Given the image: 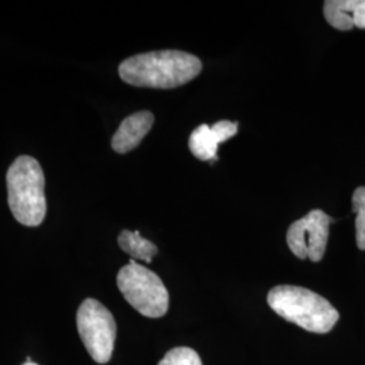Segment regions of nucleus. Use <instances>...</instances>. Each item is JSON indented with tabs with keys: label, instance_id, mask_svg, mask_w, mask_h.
I'll use <instances>...</instances> for the list:
<instances>
[{
	"label": "nucleus",
	"instance_id": "7",
	"mask_svg": "<svg viewBox=\"0 0 365 365\" xmlns=\"http://www.w3.org/2000/svg\"><path fill=\"white\" fill-rule=\"evenodd\" d=\"M237 131L238 123L230 120H220L211 128L207 125H200L190 135V150L199 160L215 161L218 145L235 137Z\"/></svg>",
	"mask_w": 365,
	"mask_h": 365
},
{
	"label": "nucleus",
	"instance_id": "4",
	"mask_svg": "<svg viewBox=\"0 0 365 365\" xmlns=\"http://www.w3.org/2000/svg\"><path fill=\"white\" fill-rule=\"evenodd\" d=\"M119 291L131 306L148 318L164 317L170 307V294L153 271L131 260L117 276Z\"/></svg>",
	"mask_w": 365,
	"mask_h": 365
},
{
	"label": "nucleus",
	"instance_id": "1",
	"mask_svg": "<svg viewBox=\"0 0 365 365\" xmlns=\"http://www.w3.org/2000/svg\"><path fill=\"white\" fill-rule=\"evenodd\" d=\"M202 71V61L190 53L158 51L126 58L119 66L120 78L135 87L170 90L187 84Z\"/></svg>",
	"mask_w": 365,
	"mask_h": 365
},
{
	"label": "nucleus",
	"instance_id": "9",
	"mask_svg": "<svg viewBox=\"0 0 365 365\" xmlns=\"http://www.w3.org/2000/svg\"><path fill=\"white\" fill-rule=\"evenodd\" d=\"M324 14L327 24L341 31L365 29V0H329Z\"/></svg>",
	"mask_w": 365,
	"mask_h": 365
},
{
	"label": "nucleus",
	"instance_id": "2",
	"mask_svg": "<svg viewBox=\"0 0 365 365\" xmlns=\"http://www.w3.org/2000/svg\"><path fill=\"white\" fill-rule=\"evenodd\" d=\"M268 304L283 319L318 334L329 333L339 314L324 297L307 288L277 286L268 294Z\"/></svg>",
	"mask_w": 365,
	"mask_h": 365
},
{
	"label": "nucleus",
	"instance_id": "3",
	"mask_svg": "<svg viewBox=\"0 0 365 365\" xmlns=\"http://www.w3.org/2000/svg\"><path fill=\"white\" fill-rule=\"evenodd\" d=\"M9 206L14 218L25 226H39L46 215L45 176L38 161L19 156L7 170Z\"/></svg>",
	"mask_w": 365,
	"mask_h": 365
},
{
	"label": "nucleus",
	"instance_id": "12",
	"mask_svg": "<svg viewBox=\"0 0 365 365\" xmlns=\"http://www.w3.org/2000/svg\"><path fill=\"white\" fill-rule=\"evenodd\" d=\"M158 365H202V360L194 349L180 346L167 353Z\"/></svg>",
	"mask_w": 365,
	"mask_h": 365
},
{
	"label": "nucleus",
	"instance_id": "13",
	"mask_svg": "<svg viewBox=\"0 0 365 365\" xmlns=\"http://www.w3.org/2000/svg\"><path fill=\"white\" fill-rule=\"evenodd\" d=\"M22 365H38V364H36V363H33V361H30V363H25V364H22Z\"/></svg>",
	"mask_w": 365,
	"mask_h": 365
},
{
	"label": "nucleus",
	"instance_id": "10",
	"mask_svg": "<svg viewBox=\"0 0 365 365\" xmlns=\"http://www.w3.org/2000/svg\"><path fill=\"white\" fill-rule=\"evenodd\" d=\"M118 244L123 252L130 255L133 260L152 262L158 252L156 245L144 238L140 232L123 230L118 237Z\"/></svg>",
	"mask_w": 365,
	"mask_h": 365
},
{
	"label": "nucleus",
	"instance_id": "5",
	"mask_svg": "<svg viewBox=\"0 0 365 365\" xmlns=\"http://www.w3.org/2000/svg\"><path fill=\"white\" fill-rule=\"evenodd\" d=\"M78 330L86 349L98 364L110 361L117 337V324L108 309L96 299L84 300L78 310Z\"/></svg>",
	"mask_w": 365,
	"mask_h": 365
},
{
	"label": "nucleus",
	"instance_id": "11",
	"mask_svg": "<svg viewBox=\"0 0 365 365\" xmlns=\"http://www.w3.org/2000/svg\"><path fill=\"white\" fill-rule=\"evenodd\" d=\"M353 212L356 214V242L365 250V187H359L353 192Z\"/></svg>",
	"mask_w": 365,
	"mask_h": 365
},
{
	"label": "nucleus",
	"instance_id": "8",
	"mask_svg": "<svg viewBox=\"0 0 365 365\" xmlns=\"http://www.w3.org/2000/svg\"><path fill=\"white\" fill-rule=\"evenodd\" d=\"M153 123L155 117L150 111H140L125 118L113 137V149L120 155L135 149L150 131Z\"/></svg>",
	"mask_w": 365,
	"mask_h": 365
},
{
	"label": "nucleus",
	"instance_id": "6",
	"mask_svg": "<svg viewBox=\"0 0 365 365\" xmlns=\"http://www.w3.org/2000/svg\"><path fill=\"white\" fill-rule=\"evenodd\" d=\"M334 222L322 210H312L294 222L287 232L288 248L300 260H322L329 240V226Z\"/></svg>",
	"mask_w": 365,
	"mask_h": 365
}]
</instances>
